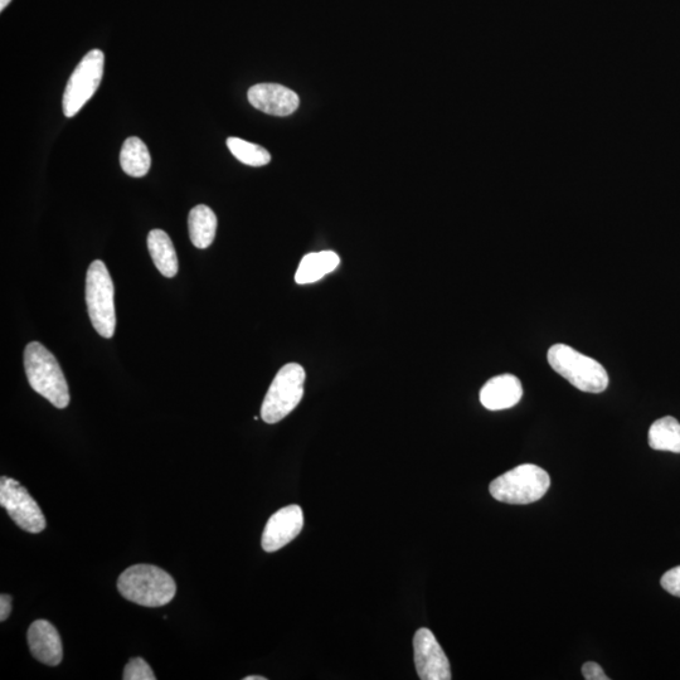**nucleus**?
I'll list each match as a JSON object with an SVG mask.
<instances>
[{
	"instance_id": "nucleus-1",
	"label": "nucleus",
	"mask_w": 680,
	"mask_h": 680,
	"mask_svg": "<svg viewBox=\"0 0 680 680\" xmlns=\"http://www.w3.org/2000/svg\"><path fill=\"white\" fill-rule=\"evenodd\" d=\"M118 590L124 599L145 607L169 604L177 592L174 578L153 565H135L121 573Z\"/></svg>"
},
{
	"instance_id": "nucleus-2",
	"label": "nucleus",
	"mask_w": 680,
	"mask_h": 680,
	"mask_svg": "<svg viewBox=\"0 0 680 680\" xmlns=\"http://www.w3.org/2000/svg\"><path fill=\"white\" fill-rule=\"evenodd\" d=\"M24 368L33 391L57 408L68 406L70 391L65 374L56 357L46 347L38 342L29 343L24 349Z\"/></svg>"
},
{
	"instance_id": "nucleus-3",
	"label": "nucleus",
	"mask_w": 680,
	"mask_h": 680,
	"mask_svg": "<svg viewBox=\"0 0 680 680\" xmlns=\"http://www.w3.org/2000/svg\"><path fill=\"white\" fill-rule=\"evenodd\" d=\"M548 363L577 390L601 393L609 386V374L594 358L585 356L566 344H556L547 354Z\"/></svg>"
},
{
	"instance_id": "nucleus-4",
	"label": "nucleus",
	"mask_w": 680,
	"mask_h": 680,
	"mask_svg": "<svg viewBox=\"0 0 680 680\" xmlns=\"http://www.w3.org/2000/svg\"><path fill=\"white\" fill-rule=\"evenodd\" d=\"M550 485L551 478L546 470L537 465L523 464L493 480L489 490L498 502L521 505L538 502Z\"/></svg>"
},
{
	"instance_id": "nucleus-5",
	"label": "nucleus",
	"mask_w": 680,
	"mask_h": 680,
	"mask_svg": "<svg viewBox=\"0 0 680 680\" xmlns=\"http://www.w3.org/2000/svg\"><path fill=\"white\" fill-rule=\"evenodd\" d=\"M115 290L108 267L101 260H95L86 276V304L92 327L104 338L115 333Z\"/></svg>"
},
{
	"instance_id": "nucleus-6",
	"label": "nucleus",
	"mask_w": 680,
	"mask_h": 680,
	"mask_svg": "<svg viewBox=\"0 0 680 680\" xmlns=\"http://www.w3.org/2000/svg\"><path fill=\"white\" fill-rule=\"evenodd\" d=\"M305 377L304 368L298 363L280 369L262 403L261 419L266 424H278L298 407L304 396Z\"/></svg>"
},
{
	"instance_id": "nucleus-7",
	"label": "nucleus",
	"mask_w": 680,
	"mask_h": 680,
	"mask_svg": "<svg viewBox=\"0 0 680 680\" xmlns=\"http://www.w3.org/2000/svg\"><path fill=\"white\" fill-rule=\"evenodd\" d=\"M105 56L100 50H92L82 58L72 72L63 94V114L74 118L94 96L104 76Z\"/></svg>"
},
{
	"instance_id": "nucleus-8",
	"label": "nucleus",
	"mask_w": 680,
	"mask_h": 680,
	"mask_svg": "<svg viewBox=\"0 0 680 680\" xmlns=\"http://www.w3.org/2000/svg\"><path fill=\"white\" fill-rule=\"evenodd\" d=\"M0 505L19 528L28 533H41L47 526L40 505L17 480L2 476L0 479Z\"/></svg>"
},
{
	"instance_id": "nucleus-9",
	"label": "nucleus",
	"mask_w": 680,
	"mask_h": 680,
	"mask_svg": "<svg viewBox=\"0 0 680 680\" xmlns=\"http://www.w3.org/2000/svg\"><path fill=\"white\" fill-rule=\"evenodd\" d=\"M415 665L422 680H450V662L432 631L422 628L414 638Z\"/></svg>"
},
{
	"instance_id": "nucleus-10",
	"label": "nucleus",
	"mask_w": 680,
	"mask_h": 680,
	"mask_svg": "<svg viewBox=\"0 0 680 680\" xmlns=\"http://www.w3.org/2000/svg\"><path fill=\"white\" fill-rule=\"evenodd\" d=\"M304 527L303 509L299 505H289L272 514L262 534L261 546L267 553L281 550L293 542Z\"/></svg>"
},
{
	"instance_id": "nucleus-11",
	"label": "nucleus",
	"mask_w": 680,
	"mask_h": 680,
	"mask_svg": "<svg viewBox=\"0 0 680 680\" xmlns=\"http://www.w3.org/2000/svg\"><path fill=\"white\" fill-rule=\"evenodd\" d=\"M250 104L262 113L289 116L298 110L299 96L293 90L278 84H259L247 92Z\"/></svg>"
},
{
	"instance_id": "nucleus-12",
	"label": "nucleus",
	"mask_w": 680,
	"mask_h": 680,
	"mask_svg": "<svg viewBox=\"0 0 680 680\" xmlns=\"http://www.w3.org/2000/svg\"><path fill=\"white\" fill-rule=\"evenodd\" d=\"M28 645L33 658L50 667L62 662L63 648L60 634L50 621L37 620L29 626Z\"/></svg>"
},
{
	"instance_id": "nucleus-13",
	"label": "nucleus",
	"mask_w": 680,
	"mask_h": 680,
	"mask_svg": "<svg viewBox=\"0 0 680 680\" xmlns=\"http://www.w3.org/2000/svg\"><path fill=\"white\" fill-rule=\"evenodd\" d=\"M523 397L521 381L513 374H502L485 383L480 391V402L490 411L507 410Z\"/></svg>"
},
{
	"instance_id": "nucleus-14",
	"label": "nucleus",
	"mask_w": 680,
	"mask_h": 680,
	"mask_svg": "<svg viewBox=\"0 0 680 680\" xmlns=\"http://www.w3.org/2000/svg\"><path fill=\"white\" fill-rule=\"evenodd\" d=\"M340 265V257L333 251L313 252L303 257L295 281L299 285L317 283Z\"/></svg>"
},
{
	"instance_id": "nucleus-15",
	"label": "nucleus",
	"mask_w": 680,
	"mask_h": 680,
	"mask_svg": "<svg viewBox=\"0 0 680 680\" xmlns=\"http://www.w3.org/2000/svg\"><path fill=\"white\" fill-rule=\"evenodd\" d=\"M149 254L155 267L165 278L172 279L178 274V256L167 232L153 230L148 236Z\"/></svg>"
},
{
	"instance_id": "nucleus-16",
	"label": "nucleus",
	"mask_w": 680,
	"mask_h": 680,
	"mask_svg": "<svg viewBox=\"0 0 680 680\" xmlns=\"http://www.w3.org/2000/svg\"><path fill=\"white\" fill-rule=\"evenodd\" d=\"M217 217L210 207L199 204L189 212L188 228L192 244L197 249H207L215 241L217 232Z\"/></svg>"
},
{
	"instance_id": "nucleus-17",
	"label": "nucleus",
	"mask_w": 680,
	"mask_h": 680,
	"mask_svg": "<svg viewBox=\"0 0 680 680\" xmlns=\"http://www.w3.org/2000/svg\"><path fill=\"white\" fill-rule=\"evenodd\" d=\"M120 165L130 177L142 178L147 176L152 158L147 145L142 139L131 136L126 139L120 152Z\"/></svg>"
},
{
	"instance_id": "nucleus-18",
	"label": "nucleus",
	"mask_w": 680,
	"mask_h": 680,
	"mask_svg": "<svg viewBox=\"0 0 680 680\" xmlns=\"http://www.w3.org/2000/svg\"><path fill=\"white\" fill-rule=\"evenodd\" d=\"M650 448L680 454V424L674 417H663L654 422L649 430Z\"/></svg>"
},
{
	"instance_id": "nucleus-19",
	"label": "nucleus",
	"mask_w": 680,
	"mask_h": 680,
	"mask_svg": "<svg viewBox=\"0 0 680 680\" xmlns=\"http://www.w3.org/2000/svg\"><path fill=\"white\" fill-rule=\"evenodd\" d=\"M227 147L237 160L250 167H262L271 162V155L260 145L252 144L240 138H228Z\"/></svg>"
},
{
	"instance_id": "nucleus-20",
	"label": "nucleus",
	"mask_w": 680,
	"mask_h": 680,
	"mask_svg": "<svg viewBox=\"0 0 680 680\" xmlns=\"http://www.w3.org/2000/svg\"><path fill=\"white\" fill-rule=\"evenodd\" d=\"M124 680H155L154 672L143 658H133L125 665Z\"/></svg>"
},
{
	"instance_id": "nucleus-21",
	"label": "nucleus",
	"mask_w": 680,
	"mask_h": 680,
	"mask_svg": "<svg viewBox=\"0 0 680 680\" xmlns=\"http://www.w3.org/2000/svg\"><path fill=\"white\" fill-rule=\"evenodd\" d=\"M660 584L670 595L680 597V566L665 572Z\"/></svg>"
},
{
	"instance_id": "nucleus-22",
	"label": "nucleus",
	"mask_w": 680,
	"mask_h": 680,
	"mask_svg": "<svg viewBox=\"0 0 680 680\" xmlns=\"http://www.w3.org/2000/svg\"><path fill=\"white\" fill-rule=\"evenodd\" d=\"M582 674H584L586 680H609V677H607L600 665L594 662L584 664Z\"/></svg>"
},
{
	"instance_id": "nucleus-23",
	"label": "nucleus",
	"mask_w": 680,
	"mask_h": 680,
	"mask_svg": "<svg viewBox=\"0 0 680 680\" xmlns=\"http://www.w3.org/2000/svg\"><path fill=\"white\" fill-rule=\"evenodd\" d=\"M12 612V597L9 595L0 596V621H6Z\"/></svg>"
},
{
	"instance_id": "nucleus-24",
	"label": "nucleus",
	"mask_w": 680,
	"mask_h": 680,
	"mask_svg": "<svg viewBox=\"0 0 680 680\" xmlns=\"http://www.w3.org/2000/svg\"><path fill=\"white\" fill-rule=\"evenodd\" d=\"M12 0H0V11H4L9 6V3H11Z\"/></svg>"
},
{
	"instance_id": "nucleus-25",
	"label": "nucleus",
	"mask_w": 680,
	"mask_h": 680,
	"mask_svg": "<svg viewBox=\"0 0 680 680\" xmlns=\"http://www.w3.org/2000/svg\"><path fill=\"white\" fill-rule=\"evenodd\" d=\"M244 680H266V678L260 677V675H249V677L244 678Z\"/></svg>"
}]
</instances>
